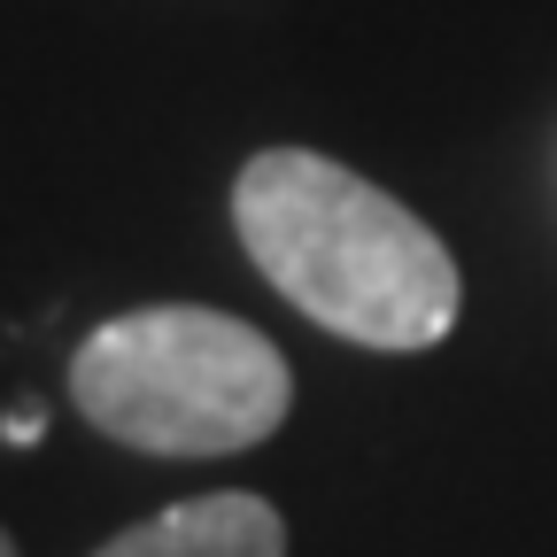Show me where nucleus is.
I'll use <instances>...</instances> for the list:
<instances>
[{
  "instance_id": "obj_4",
  "label": "nucleus",
  "mask_w": 557,
  "mask_h": 557,
  "mask_svg": "<svg viewBox=\"0 0 557 557\" xmlns=\"http://www.w3.org/2000/svg\"><path fill=\"white\" fill-rule=\"evenodd\" d=\"M39 434H47V418H39V410H9V418H0V442H16V449L39 442Z\"/></svg>"
},
{
  "instance_id": "obj_5",
  "label": "nucleus",
  "mask_w": 557,
  "mask_h": 557,
  "mask_svg": "<svg viewBox=\"0 0 557 557\" xmlns=\"http://www.w3.org/2000/svg\"><path fill=\"white\" fill-rule=\"evenodd\" d=\"M0 557H16V542H9V527H0Z\"/></svg>"
},
{
  "instance_id": "obj_2",
  "label": "nucleus",
  "mask_w": 557,
  "mask_h": 557,
  "mask_svg": "<svg viewBox=\"0 0 557 557\" xmlns=\"http://www.w3.org/2000/svg\"><path fill=\"white\" fill-rule=\"evenodd\" d=\"M70 403L94 434L139 457H233L287 426L295 372L233 310L148 302L78 341Z\"/></svg>"
},
{
  "instance_id": "obj_1",
  "label": "nucleus",
  "mask_w": 557,
  "mask_h": 557,
  "mask_svg": "<svg viewBox=\"0 0 557 557\" xmlns=\"http://www.w3.org/2000/svg\"><path fill=\"white\" fill-rule=\"evenodd\" d=\"M233 225L248 263L310 325L357 348H434L457 325L465 278L426 218L310 148H263L233 178Z\"/></svg>"
},
{
  "instance_id": "obj_3",
  "label": "nucleus",
  "mask_w": 557,
  "mask_h": 557,
  "mask_svg": "<svg viewBox=\"0 0 557 557\" xmlns=\"http://www.w3.org/2000/svg\"><path fill=\"white\" fill-rule=\"evenodd\" d=\"M94 557H287V519L248 487H225V496H186L109 534Z\"/></svg>"
}]
</instances>
